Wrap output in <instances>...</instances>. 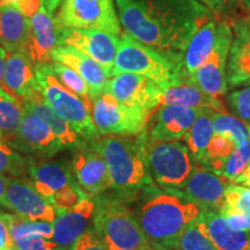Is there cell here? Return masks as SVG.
<instances>
[{
    "mask_svg": "<svg viewBox=\"0 0 250 250\" xmlns=\"http://www.w3.org/2000/svg\"><path fill=\"white\" fill-rule=\"evenodd\" d=\"M125 34L183 66L193 34L212 13L198 0H116Z\"/></svg>",
    "mask_w": 250,
    "mask_h": 250,
    "instance_id": "cell-1",
    "label": "cell"
},
{
    "mask_svg": "<svg viewBox=\"0 0 250 250\" xmlns=\"http://www.w3.org/2000/svg\"><path fill=\"white\" fill-rule=\"evenodd\" d=\"M134 215L154 250H177L181 234L201 208L175 193L153 186L142 195Z\"/></svg>",
    "mask_w": 250,
    "mask_h": 250,
    "instance_id": "cell-2",
    "label": "cell"
},
{
    "mask_svg": "<svg viewBox=\"0 0 250 250\" xmlns=\"http://www.w3.org/2000/svg\"><path fill=\"white\" fill-rule=\"evenodd\" d=\"M146 139L144 131L138 136H104L92 142L107 164L111 189L123 201L155 186L146 161Z\"/></svg>",
    "mask_w": 250,
    "mask_h": 250,
    "instance_id": "cell-3",
    "label": "cell"
},
{
    "mask_svg": "<svg viewBox=\"0 0 250 250\" xmlns=\"http://www.w3.org/2000/svg\"><path fill=\"white\" fill-rule=\"evenodd\" d=\"M93 224L108 250H151L134 212L120 197L95 198Z\"/></svg>",
    "mask_w": 250,
    "mask_h": 250,
    "instance_id": "cell-4",
    "label": "cell"
},
{
    "mask_svg": "<svg viewBox=\"0 0 250 250\" xmlns=\"http://www.w3.org/2000/svg\"><path fill=\"white\" fill-rule=\"evenodd\" d=\"M120 73L140 74L154 81L161 89L189 77L182 65L176 64L161 52L139 43L125 33L120 37L111 77Z\"/></svg>",
    "mask_w": 250,
    "mask_h": 250,
    "instance_id": "cell-5",
    "label": "cell"
},
{
    "mask_svg": "<svg viewBox=\"0 0 250 250\" xmlns=\"http://www.w3.org/2000/svg\"><path fill=\"white\" fill-rule=\"evenodd\" d=\"M36 79L46 103L73 127L78 136L88 142L99 138L92 116V99L81 98L66 88L52 73L49 62L36 65Z\"/></svg>",
    "mask_w": 250,
    "mask_h": 250,
    "instance_id": "cell-6",
    "label": "cell"
},
{
    "mask_svg": "<svg viewBox=\"0 0 250 250\" xmlns=\"http://www.w3.org/2000/svg\"><path fill=\"white\" fill-rule=\"evenodd\" d=\"M146 161L152 180L167 191L183 188L193 169L189 148L179 140L146 139Z\"/></svg>",
    "mask_w": 250,
    "mask_h": 250,
    "instance_id": "cell-7",
    "label": "cell"
},
{
    "mask_svg": "<svg viewBox=\"0 0 250 250\" xmlns=\"http://www.w3.org/2000/svg\"><path fill=\"white\" fill-rule=\"evenodd\" d=\"M92 116L101 136L131 137L146 130L152 115L125 107L110 93L103 90L93 99Z\"/></svg>",
    "mask_w": 250,
    "mask_h": 250,
    "instance_id": "cell-8",
    "label": "cell"
},
{
    "mask_svg": "<svg viewBox=\"0 0 250 250\" xmlns=\"http://www.w3.org/2000/svg\"><path fill=\"white\" fill-rule=\"evenodd\" d=\"M57 28H83L121 34L114 0H62L56 19Z\"/></svg>",
    "mask_w": 250,
    "mask_h": 250,
    "instance_id": "cell-9",
    "label": "cell"
},
{
    "mask_svg": "<svg viewBox=\"0 0 250 250\" xmlns=\"http://www.w3.org/2000/svg\"><path fill=\"white\" fill-rule=\"evenodd\" d=\"M233 43L232 28L225 21L218 23L217 41L208 58L190 76L193 83L208 95L220 99L227 92L226 67L230 45Z\"/></svg>",
    "mask_w": 250,
    "mask_h": 250,
    "instance_id": "cell-10",
    "label": "cell"
},
{
    "mask_svg": "<svg viewBox=\"0 0 250 250\" xmlns=\"http://www.w3.org/2000/svg\"><path fill=\"white\" fill-rule=\"evenodd\" d=\"M57 45L73 46L100 62L110 74L120 43V35L99 29L57 28Z\"/></svg>",
    "mask_w": 250,
    "mask_h": 250,
    "instance_id": "cell-11",
    "label": "cell"
},
{
    "mask_svg": "<svg viewBox=\"0 0 250 250\" xmlns=\"http://www.w3.org/2000/svg\"><path fill=\"white\" fill-rule=\"evenodd\" d=\"M104 90L125 107L149 115L158 110L160 105L162 89L154 81L140 74L120 73L112 76Z\"/></svg>",
    "mask_w": 250,
    "mask_h": 250,
    "instance_id": "cell-12",
    "label": "cell"
},
{
    "mask_svg": "<svg viewBox=\"0 0 250 250\" xmlns=\"http://www.w3.org/2000/svg\"><path fill=\"white\" fill-rule=\"evenodd\" d=\"M227 184L223 177L195 161L191 174L182 189L170 192L193 203L201 210L219 211L225 205Z\"/></svg>",
    "mask_w": 250,
    "mask_h": 250,
    "instance_id": "cell-13",
    "label": "cell"
},
{
    "mask_svg": "<svg viewBox=\"0 0 250 250\" xmlns=\"http://www.w3.org/2000/svg\"><path fill=\"white\" fill-rule=\"evenodd\" d=\"M1 205L29 220L54 223L57 217L55 206L37 191L33 183L22 179L9 180Z\"/></svg>",
    "mask_w": 250,
    "mask_h": 250,
    "instance_id": "cell-14",
    "label": "cell"
},
{
    "mask_svg": "<svg viewBox=\"0 0 250 250\" xmlns=\"http://www.w3.org/2000/svg\"><path fill=\"white\" fill-rule=\"evenodd\" d=\"M8 144L24 153L42 156L54 155L62 147L51 127L26 109H23L22 121L17 134Z\"/></svg>",
    "mask_w": 250,
    "mask_h": 250,
    "instance_id": "cell-15",
    "label": "cell"
},
{
    "mask_svg": "<svg viewBox=\"0 0 250 250\" xmlns=\"http://www.w3.org/2000/svg\"><path fill=\"white\" fill-rule=\"evenodd\" d=\"M72 170L86 195L99 196L111 188L107 164L94 144L93 147H81L76 153Z\"/></svg>",
    "mask_w": 250,
    "mask_h": 250,
    "instance_id": "cell-16",
    "label": "cell"
},
{
    "mask_svg": "<svg viewBox=\"0 0 250 250\" xmlns=\"http://www.w3.org/2000/svg\"><path fill=\"white\" fill-rule=\"evenodd\" d=\"M52 62H59L73 68L88 85L94 99L105 89L110 74L100 62L70 45H57L51 55Z\"/></svg>",
    "mask_w": 250,
    "mask_h": 250,
    "instance_id": "cell-17",
    "label": "cell"
},
{
    "mask_svg": "<svg viewBox=\"0 0 250 250\" xmlns=\"http://www.w3.org/2000/svg\"><path fill=\"white\" fill-rule=\"evenodd\" d=\"M58 29L52 14L44 6L30 18V34L26 54L35 64L51 62V55L57 46Z\"/></svg>",
    "mask_w": 250,
    "mask_h": 250,
    "instance_id": "cell-18",
    "label": "cell"
},
{
    "mask_svg": "<svg viewBox=\"0 0 250 250\" xmlns=\"http://www.w3.org/2000/svg\"><path fill=\"white\" fill-rule=\"evenodd\" d=\"M95 202L85 197L80 203L67 211L58 212L52 227V240L62 248L73 246L83 233L88 229V225L94 218Z\"/></svg>",
    "mask_w": 250,
    "mask_h": 250,
    "instance_id": "cell-19",
    "label": "cell"
},
{
    "mask_svg": "<svg viewBox=\"0 0 250 250\" xmlns=\"http://www.w3.org/2000/svg\"><path fill=\"white\" fill-rule=\"evenodd\" d=\"M202 110L183 105L162 104L156 111L154 125L149 131L148 138L166 142L184 139Z\"/></svg>",
    "mask_w": 250,
    "mask_h": 250,
    "instance_id": "cell-20",
    "label": "cell"
},
{
    "mask_svg": "<svg viewBox=\"0 0 250 250\" xmlns=\"http://www.w3.org/2000/svg\"><path fill=\"white\" fill-rule=\"evenodd\" d=\"M2 85L15 98L23 100L40 90L36 79V64L26 52H9L6 58V68Z\"/></svg>",
    "mask_w": 250,
    "mask_h": 250,
    "instance_id": "cell-21",
    "label": "cell"
},
{
    "mask_svg": "<svg viewBox=\"0 0 250 250\" xmlns=\"http://www.w3.org/2000/svg\"><path fill=\"white\" fill-rule=\"evenodd\" d=\"M235 39L230 45L226 68L227 85H250V26L245 20L234 24Z\"/></svg>",
    "mask_w": 250,
    "mask_h": 250,
    "instance_id": "cell-22",
    "label": "cell"
},
{
    "mask_svg": "<svg viewBox=\"0 0 250 250\" xmlns=\"http://www.w3.org/2000/svg\"><path fill=\"white\" fill-rule=\"evenodd\" d=\"M160 104L183 105V107L206 109L215 112H227L220 99L213 98L199 88L190 77L184 78L161 90Z\"/></svg>",
    "mask_w": 250,
    "mask_h": 250,
    "instance_id": "cell-23",
    "label": "cell"
},
{
    "mask_svg": "<svg viewBox=\"0 0 250 250\" xmlns=\"http://www.w3.org/2000/svg\"><path fill=\"white\" fill-rule=\"evenodd\" d=\"M198 224L218 250H247L249 235L235 230L228 225L218 211L202 210L197 217Z\"/></svg>",
    "mask_w": 250,
    "mask_h": 250,
    "instance_id": "cell-24",
    "label": "cell"
},
{
    "mask_svg": "<svg viewBox=\"0 0 250 250\" xmlns=\"http://www.w3.org/2000/svg\"><path fill=\"white\" fill-rule=\"evenodd\" d=\"M30 34V19L14 4L0 5V44L8 52H26Z\"/></svg>",
    "mask_w": 250,
    "mask_h": 250,
    "instance_id": "cell-25",
    "label": "cell"
},
{
    "mask_svg": "<svg viewBox=\"0 0 250 250\" xmlns=\"http://www.w3.org/2000/svg\"><path fill=\"white\" fill-rule=\"evenodd\" d=\"M29 174L35 189L50 203L51 197L68 184L74 183L70 167L64 162L30 164Z\"/></svg>",
    "mask_w": 250,
    "mask_h": 250,
    "instance_id": "cell-26",
    "label": "cell"
},
{
    "mask_svg": "<svg viewBox=\"0 0 250 250\" xmlns=\"http://www.w3.org/2000/svg\"><path fill=\"white\" fill-rule=\"evenodd\" d=\"M21 102H22L23 109L37 115L51 127L62 147L76 146L79 144L78 133L64 118L59 116L57 112L50 107L40 90H36L28 98L21 100Z\"/></svg>",
    "mask_w": 250,
    "mask_h": 250,
    "instance_id": "cell-27",
    "label": "cell"
},
{
    "mask_svg": "<svg viewBox=\"0 0 250 250\" xmlns=\"http://www.w3.org/2000/svg\"><path fill=\"white\" fill-rule=\"evenodd\" d=\"M217 30L218 22L211 18L193 34L183 55V67L189 77L211 55L217 41Z\"/></svg>",
    "mask_w": 250,
    "mask_h": 250,
    "instance_id": "cell-28",
    "label": "cell"
},
{
    "mask_svg": "<svg viewBox=\"0 0 250 250\" xmlns=\"http://www.w3.org/2000/svg\"><path fill=\"white\" fill-rule=\"evenodd\" d=\"M212 114L213 111L203 109L184 138L192 159L202 165L206 160V149L214 133Z\"/></svg>",
    "mask_w": 250,
    "mask_h": 250,
    "instance_id": "cell-29",
    "label": "cell"
},
{
    "mask_svg": "<svg viewBox=\"0 0 250 250\" xmlns=\"http://www.w3.org/2000/svg\"><path fill=\"white\" fill-rule=\"evenodd\" d=\"M23 116L22 102L13 94L0 87V131L5 143H9L17 134Z\"/></svg>",
    "mask_w": 250,
    "mask_h": 250,
    "instance_id": "cell-30",
    "label": "cell"
},
{
    "mask_svg": "<svg viewBox=\"0 0 250 250\" xmlns=\"http://www.w3.org/2000/svg\"><path fill=\"white\" fill-rule=\"evenodd\" d=\"M7 219L13 241L31 236H42L52 240L54 227L51 223L43 220H29L18 214H7Z\"/></svg>",
    "mask_w": 250,
    "mask_h": 250,
    "instance_id": "cell-31",
    "label": "cell"
},
{
    "mask_svg": "<svg viewBox=\"0 0 250 250\" xmlns=\"http://www.w3.org/2000/svg\"><path fill=\"white\" fill-rule=\"evenodd\" d=\"M236 143L228 136L214 132L208 145L206 160L203 166L219 175L223 169L225 161L236 148Z\"/></svg>",
    "mask_w": 250,
    "mask_h": 250,
    "instance_id": "cell-32",
    "label": "cell"
},
{
    "mask_svg": "<svg viewBox=\"0 0 250 250\" xmlns=\"http://www.w3.org/2000/svg\"><path fill=\"white\" fill-rule=\"evenodd\" d=\"M212 123H213L214 132L228 136L236 143L237 146L250 138L249 124L243 122L241 118L229 115L228 112L213 111Z\"/></svg>",
    "mask_w": 250,
    "mask_h": 250,
    "instance_id": "cell-33",
    "label": "cell"
},
{
    "mask_svg": "<svg viewBox=\"0 0 250 250\" xmlns=\"http://www.w3.org/2000/svg\"><path fill=\"white\" fill-rule=\"evenodd\" d=\"M49 66L51 68L52 73L55 74L56 78L66 88L70 89L71 92L81 96V98H88L93 100L92 93H90V89L88 85H87V83L73 68L68 67L67 65L62 64L59 62H49Z\"/></svg>",
    "mask_w": 250,
    "mask_h": 250,
    "instance_id": "cell-34",
    "label": "cell"
},
{
    "mask_svg": "<svg viewBox=\"0 0 250 250\" xmlns=\"http://www.w3.org/2000/svg\"><path fill=\"white\" fill-rule=\"evenodd\" d=\"M29 166L26 159L17 153L11 145L5 142H0V175H5L9 179H18L22 176Z\"/></svg>",
    "mask_w": 250,
    "mask_h": 250,
    "instance_id": "cell-35",
    "label": "cell"
},
{
    "mask_svg": "<svg viewBox=\"0 0 250 250\" xmlns=\"http://www.w3.org/2000/svg\"><path fill=\"white\" fill-rule=\"evenodd\" d=\"M177 250H218V248L203 232L196 218L181 234Z\"/></svg>",
    "mask_w": 250,
    "mask_h": 250,
    "instance_id": "cell-36",
    "label": "cell"
},
{
    "mask_svg": "<svg viewBox=\"0 0 250 250\" xmlns=\"http://www.w3.org/2000/svg\"><path fill=\"white\" fill-rule=\"evenodd\" d=\"M250 162V138L243 142L240 146L230 153L227 160L225 161L223 169L219 176L227 181H232L239 176Z\"/></svg>",
    "mask_w": 250,
    "mask_h": 250,
    "instance_id": "cell-37",
    "label": "cell"
},
{
    "mask_svg": "<svg viewBox=\"0 0 250 250\" xmlns=\"http://www.w3.org/2000/svg\"><path fill=\"white\" fill-rule=\"evenodd\" d=\"M88 195L83 191L78 183L74 182L55 192V195L50 199V203L55 206L58 212L67 211L70 208H73L78 203H80Z\"/></svg>",
    "mask_w": 250,
    "mask_h": 250,
    "instance_id": "cell-38",
    "label": "cell"
},
{
    "mask_svg": "<svg viewBox=\"0 0 250 250\" xmlns=\"http://www.w3.org/2000/svg\"><path fill=\"white\" fill-rule=\"evenodd\" d=\"M225 205L250 213V188L228 183L225 190Z\"/></svg>",
    "mask_w": 250,
    "mask_h": 250,
    "instance_id": "cell-39",
    "label": "cell"
},
{
    "mask_svg": "<svg viewBox=\"0 0 250 250\" xmlns=\"http://www.w3.org/2000/svg\"><path fill=\"white\" fill-rule=\"evenodd\" d=\"M227 101L237 117L250 125V86L230 93Z\"/></svg>",
    "mask_w": 250,
    "mask_h": 250,
    "instance_id": "cell-40",
    "label": "cell"
},
{
    "mask_svg": "<svg viewBox=\"0 0 250 250\" xmlns=\"http://www.w3.org/2000/svg\"><path fill=\"white\" fill-rule=\"evenodd\" d=\"M218 212L233 229L250 232V213L228 208L226 205H224Z\"/></svg>",
    "mask_w": 250,
    "mask_h": 250,
    "instance_id": "cell-41",
    "label": "cell"
},
{
    "mask_svg": "<svg viewBox=\"0 0 250 250\" xmlns=\"http://www.w3.org/2000/svg\"><path fill=\"white\" fill-rule=\"evenodd\" d=\"M14 250H64V248L51 239L31 236L14 241Z\"/></svg>",
    "mask_w": 250,
    "mask_h": 250,
    "instance_id": "cell-42",
    "label": "cell"
},
{
    "mask_svg": "<svg viewBox=\"0 0 250 250\" xmlns=\"http://www.w3.org/2000/svg\"><path fill=\"white\" fill-rule=\"evenodd\" d=\"M72 250H108L104 242L93 228H88L79 239L74 242Z\"/></svg>",
    "mask_w": 250,
    "mask_h": 250,
    "instance_id": "cell-43",
    "label": "cell"
},
{
    "mask_svg": "<svg viewBox=\"0 0 250 250\" xmlns=\"http://www.w3.org/2000/svg\"><path fill=\"white\" fill-rule=\"evenodd\" d=\"M0 250H14V241L9 230L7 213L0 212Z\"/></svg>",
    "mask_w": 250,
    "mask_h": 250,
    "instance_id": "cell-44",
    "label": "cell"
},
{
    "mask_svg": "<svg viewBox=\"0 0 250 250\" xmlns=\"http://www.w3.org/2000/svg\"><path fill=\"white\" fill-rule=\"evenodd\" d=\"M27 18H31L42 6V0H18L13 2Z\"/></svg>",
    "mask_w": 250,
    "mask_h": 250,
    "instance_id": "cell-45",
    "label": "cell"
},
{
    "mask_svg": "<svg viewBox=\"0 0 250 250\" xmlns=\"http://www.w3.org/2000/svg\"><path fill=\"white\" fill-rule=\"evenodd\" d=\"M201 1L205 4L206 7L211 12L223 15V13H225L227 8L229 7L232 0H201Z\"/></svg>",
    "mask_w": 250,
    "mask_h": 250,
    "instance_id": "cell-46",
    "label": "cell"
},
{
    "mask_svg": "<svg viewBox=\"0 0 250 250\" xmlns=\"http://www.w3.org/2000/svg\"><path fill=\"white\" fill-rule=\"evenodd\" d=\"M6 50L0 45V87L2 85L5 76V68H6Z\"/></svg>",
    "mask_w": 250,
    "mask_h": 250,
    "instance_id": "cell-47",
    "label": "cell"
},
{
    "mask_svg": "<svg viewBox=\"0 0 250 250\" xmlns=\"http://www.w3.org/2000/svg\"><path fill=\"white\" fill-rule=\"evenodd\" d=\"M249 179H250V162L248 164V166L246 167V169L243 170L242 173L239 175V176L235 177V179L232 181V183H236V184L241 183L242 184L243 182H245V181L249 180Z\"/></svg>",
    "mask_w": 250,
    "mask_h": 250,
    "instance_id": "cell-48",
    "label": "cell"
},
{
    "mask_svg": "<svg viewBox=\"0 0 250 250\" xmlns=\"http://www.w3.org/2000/svg\"><path fill=\"white\" fill-rule=\"evenodd\" d=\"M9 180L11 179L7 176H5V175H0V204H1L2 198H4L6 190H7Z\"/></svg>",
    "mask_w": 250,
    "mask_h": 250,
    "instance_id": "cell-49",
    "label": "cell"
},
{
    "mask_svg": "<svg viewBox=\"0 0 250 250\" xmlns=\"http://www.w3.org/2000/svg\"><path fill=\"white\" fill-rule=\"evenodd\" d=\"M62 1V0H42V5L52 14Z\"/></svg>",
    "mask_w": 250,
    "mask_h": 250,
    "instance_id": "cell-50",
    "label": "cell"
},
{
    "mask_svg": "<svg viewBox=\"0 0 250 250\" xmlns=\"http://www.w3.org/2000/svg\"><path fill=\"white\" fill-rule=\"evenodd\" d=\"M18 1V0H0V5H8L13 4V2Z\"/></svg>",
    "mask_w": 250,
    "mask_h": 250,
    "instance_id": "cell-51",
    "label": "cell"
},
{
    "mask_svg": "<svg viewBox=\"0 0 250 250\" xmlns=\"http://www.w3.org/2000/svg\"><path fill=\"white\" fill-rule=\"evenodd\" d=\"M243 2H245L247 7H248L250 9V0H243Z\"/></svg>",
    "mask_w": 250,
    "mask_h": 250,
    "instance_id": "cell-52",
    "label": "cell"
},
{
    "mask_svg": "<svg viewBox=\"0 0 250 250\" xmlns=\"http://www.w3.org/2000/svg\"><path fill=\"white\" fill-rule=\"evenodd\" d=\"M243 186H247V187H249L250 188V179L249 180H247V181H245V182L242 183Z\"/></svg>",
    "mask_w": 250,
    "mask_h": 250,
    "instance_id": "cell-53",
    "label": "cell"
},
{
    "mask_svg": "<svg viewBox=\"0 0 250 250\" xmlns=\"http://www.w3.org/2000/svg\"><path fill=\"white\" fill-rule=\"evenodd\" d=\"M247 250H250V235H249V239H248V249Z\"/></svg>",
    "mask_w": 250,
    "mask_h": 250,
    "instance_id": "cell-54",
    "label": "cell"
},
{
    "mask_svg": "<svg viewBox=\"0 0 250 250\" xmlns=\"http://www.w3.org/2000/svg\"><path fill=\"white\" fill-rule=\"evenodd\" d=\"M249 136H250V125H249Z\"/></svg>",
    "mask_w": 250,
    "mask_h": 250,
    "instance_id": "cell-55",
    "label": "cell"
},
{
    "mask_svg": "<svg viewBox=\"0 0 250 250\" xmlns=\"http://www.w3.org/2000/svg\"><path fill=\"white\" fill-rule=\"evenodd\" d=\"M151 250H154V249H151Z\"/></svg>",
    "mask_w": 250,
    "mask_h": 250,
    "instance_id": "cell-56",
    "label": "cell"
}]
</instances>
